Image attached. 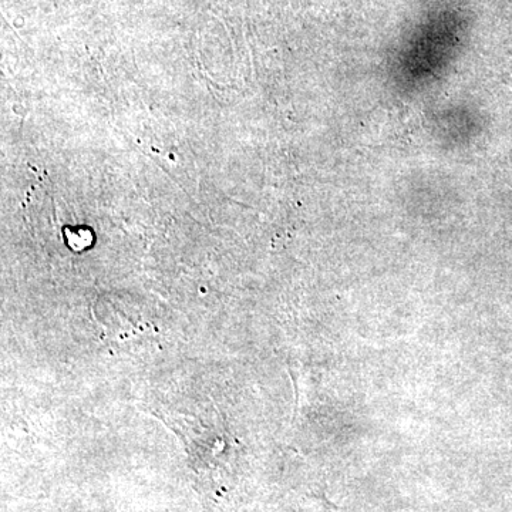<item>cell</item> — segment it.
<instances>
[{
  "label": "cell",
  "mask_w": 512,
  "mask_h": 512,
  "mask_svg": "<svg viewBox=\"0 0 512 512\" xmlns=\"http://www.w3.org/2000/svg\"><path fill=\"white\" fill-rule=\"evenodd\" d=\"M461 50V33L413 36L387 66V83L403 97H416L446 79Z\"/></svg>",
  "instance_id": "obj_1"
},
{
  "label": "cell",
  "mask_w": 512,
  "mask_h": 512,
  "mask_svg": "<svg viewBox=\"0 0 512 512\" xmlns=\"http://www.w3.org/2000/svg\"><path fill=\"white\" fill-rule=\"evenodd\" d=\"M466 104H451L437 111L431 119L433 137L441 147L461 148L466 146Z\"/></svg>",
  "instance_id": "obj_2"
}]
</instances>
